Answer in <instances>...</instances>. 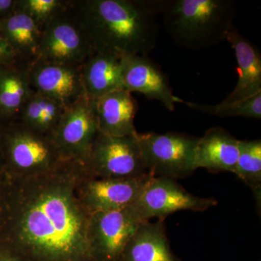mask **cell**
<instances>
[{"instance_id":"7a4b0ae2","label":"cell","mask_w":261,"mask_h":261,"mask_svg":"<svg viewBox=\"0 0 261 261\" xmlns=\"http://www.w3.org/2000/svg\"><path fill=\"white\" fill-rule=\"evenodd\" d=\"M164 0H70L97 51L147 56L159 39Z\"/></svg>"},{"instance_id":"7c38bea8","label":"cell","mask_w":261,"mask_h":261,"mask_svg":"<svg viewBox=\"0 0 261 261\" xmlns=\"http://www.w3.org/2000/svg\"><path fill=\"white\" fill-rule=\"evenodd\" d=\"M82 67L35 61L29 65L33 90L68 107L86 94Z\"/></svg>"},{"instance_id":"3957f363","label":"cell","mask_w":261,"mask_h":261,"mask_svg":"<svg viewBox=\"0 0 261 261\" xmlns=\"http://www.w3.org/2000/svg\"><path fill=\"white\" fill-rule=\"evenodd\" d=\"M237 14L233 0H164L161 17L178 46L200 51L226 40Z\"/></svg>"},{"instance_id":"30bf717a","label":"cell","mask_w":261,"mask_h":261,"mask_svg":"<svg viewBox=\"0 0 261 261\" xmlns=\"http://www.w3.org/2000/svg\"><path fill=\"white\" fill-rule=\"evenodd\" d=\"M99 133L94 99L84 94L65 108L50 137L64 159L82 161Z\"/></svg>"},{"instance_id":"5bb4252c","label":"cell","mask_w":261,"mask_h":261,"mask_svg":"<svg viewBox=\"0 0 261 261\" xmlns=\"http://www.w3.org/2000/svg\"><path fill=\"white\" fill-rule=\"evenodd\" d=\"M98 129L113 137L137 135L135 118L138 111L137 100L125 89L113 91L94 99Z\"/></svg>"},{"instance_id":"2e32d148","label":"cell","mask_w":261,"mask_h":261,"mask_svg":"<svg viewBox=\"0 0 261 261\" xmlns=\"http://www.w3.org/2000/svg\"><path fill=\"white\" fill-rule=\"evenodd\" d=\"M239 142L222 127H212L198 137L195 147V166L211 173H234L239 157Z\"/></svg>"},{"instance_id":"d4e9b609","label":"cell","mask_w":261,"mask_h":261,"mask_svg":"<svg viewBox=\"0 0 261 261\" xmlns=\"http://www.w3.org/2000/svg\"><path fill=\"white\" fill-rule=\"evenodd\" d=\"M15 61H19L18 58L0 30V66Z\"/></svg>"},{"instance_id":"4316f807","label":"cell","mask_w":261,"mask_h":261,"mask_svg":"<svg viewBox=\"0 0 261 261\" xmlns=\"http://www.w3.org/2000/svg\"><path fill=\"white\" fill-rule=\"evenodd\" d=\"M0 261H32L0 247Z\"/></svg>"},{"instance_id":"7402d4cb","label":"cell","mask_w":261,"mask_h":261,"mask_svg":"<svg viewBox=\"0 0 261 261\" xmlns=\"http://www.w3.org/2000/svg\"><path fill=\"white\" fill-rule=\"evenodd\" d=\"M234 174L251 190L257 207L261 206V141L240 140Z\"/></svg>"},{"instance_id":"484cf974","label":"cell","mask_w":261,"mask_h":261,"mask_svg":"<svg viewBox=\"0 0 261 261\" xmlns=\"http://www.w3.org/2000/svg\"><path fill=\"white\" fill-rule=\"evenodd\" d=\"M18 0H0V15L6 17L17 8Z\"/></svg>"},{"instance_id":"ffe728a7","label":"cell","mask_w":261,"mask_h":261,"mask_svg":"<svg viewBox=\"0 0 261 261\" xmlns=\"http://www.w3.org/2000/svg\"><path fill=\"white\" fill-rule=\"evenodd\" d=\"M29 65L15 61L0 66V116L15 120L32 94Z\"/></svg>"},{"instance_id":"4fadbf2b","label":"cell","mask_w":261,"mask_h":261,"mask_svg":"<svg viewBox=\"0 0 261 261\" xmlns=\"http://www.w3.org/2000/svg\"><path fill=\"white\" fill-rule=\"evenodd\" d=\"M123 84L126 90L159 101L170 111L184 102L173 94L167 75L147 56L123 57Z\"/></svg>"},{"instance_id":"ba28073f","label":"cell","mask_w":261,"mask_h":261,"mask_svg":"<svg viewBox=\"0 0 261 261\" xmlns=\"http://www.w3.org/2000/svg\"><path fill=\"white\" fill-rule=\"evenodd\" d=\"M217 205L216 199L192 195L173 178L152 176L132 207L144 222L154 218L165 220L178 211L203 212Z\"/></svg>"},{"instance_id":"8992f818","label":"cell","mask_w":261,"mask_h":261,"mask_svg":"<svg viewBox=\"0 0 261 261\" xmlns=\"http://www.w3.org/2000/svg\"><path fill=\"white\" fill-rule=\"evenodd\" d=\"M137 135L113 137L99 132L88 153L80 161L86 175L97 178H126L149 173Z\"/></svg>"},{"instance_id":"6da1fadb","label":"cell","mask_w":261,"mask_h":261,"mask_svg":"<svg viewBox=\"0 0 261 261\" xmlns=\"http://www.w3.org/2000/svg\"><path fill=\"white\" fill-rule=\"evenodd\" d=\"M84 173L73 159L37 176L0 171V247L32 261H96L75 194Z\"/></svg>"},{"instance_id":"52a82bcc","label":"cell","mask_w":261,"mask_h":261,"mask_svg":"<svg viewBox=\"0 0 261 261\" xmlns=\"http://www.w3.org/2000/svg\"><path fill=\"white\" fill-rule=\"evenodd\" d=\"M94 53L87 32L69 3L43 28L37 61L82 66Z\"/></svg>"},{"instance_id":"cb8c5ba5","label":"cell","mask_w":261,"mask_h":261,"mask_svg":"<svg viewBox=\"0 0 261 261\" xmlns=\"http://www.w3.org/2000/svg\"><path fill=\"white\" fill-rule=\"evenodd\" d=\"M69 3L70 0H18L16 8L44 28L51 19L68 8Z\"/></svg>"},{"instance_id":"d6986e66","label":"cell","mask_w":261,"mask_h":261,"mask_svg":"<svg viewBox=\"0 0 261 261\" xmlns=\"http://www.w3.org/2000/svg\"><path fill=\"white\" fill-rule=\"evenodd\" d=\"M0 30L19 61L32 65L39 58L43 28L18 9L0 20Z\"/></svg>"},{"instance_id":"9a60e30c","label":"cell","mask_w":261,"mask_h":261,"mask_svg":"<svg viewBox=\"0 0 261 261\" xmlns=\"http://www.w3.org/2000/svg\"><path fill=\"white\" fill-rule=\"evenodd\" d=\"M231 44L238 62V82L223 102L243 100L261 93L260 51L236 27H233L226 37Z\"/></svg>"},{"instance_id":"603a6c76","label":"cell","mask_w":261,"mask_h":261,"mask_svg":"<svg viewBox=\"0 0 261 261\" xmlns=\"http://www.w3.org/2000/svg\"><path fill=\"white\" fill-rule=\"evenodd\" d=\"M189 108L207 114L224 117H243L245 118L260 120L261 118V93L243 100L235 102H221L217 105L185 102Z\"/></svg>"},{"instance_id":"e0dca14e","label":"cell","mask_w":261,"mask_h":261,"mask_svg":"<svg viewBox=\"0 0 261 261\" xmlns=\"http://www.w3.org/2000/svg\"><path fill=\"white\" fill-rule=\"evenodd\" d=\"M123 57L107 51H97L82 67L86 94L93 99L123 88Z\"/></svg>"},{"instance_id":"ac0fdd59","label":"cell","mask_w":261,"mask_h":261,"mask_svg":"<svg viewBox=\"0 0 261 261\" xmlns=\"http://www.w3.org/2000/svg\"><path fill=\"white\" fill-rule=\"evenodd\" d=\"M164 221L141 223L127 244L121 261H178L170 246Z\"/></svg>"},{"instance_id":"277c9868","label":"cell","mask_w":261,"mask_h":261,"mask_svg":"<svg viewBox=\"0 0 261 261\" xmlns=\"http://www.w3.org/2000/svg\"><path fill=\"white\" fill-rule=\"evenodd\" d=\"M0 171L20 176L50 172L64 160L50 136L43 135L18 120L0 128Z\"/></svg>"},{"instance_id":"8fae6325","label":"cell","mask_w":261,"mask_h":261,"mask_svg":"<svg viewBox=\"0 0 261 261\" xmlns=\"http://www.w3.org/2000/svg\"><path fill=\"white\" fill-rule=\"evenodd\" d=\"M132 206L91 215L88 238L96 261H121L127 244L141 224Z\"/></svg>"},{"instance_id":"5b68a950","label":"cell","mask_w":261,"mask_h":261,"mask_svg":"<svg viewBox=\"0 0 261 261\" xmlns=\"http://www.w3.org/2000/svg\"><path fill=\"white\" fill-rule=\"evenodd\" d=\"M137 139L146 169L154 177L176 179L187 177L195 171L198 137L176 132H148L137 134Z\"/></svg>"},{"instance_id":"9c48e42d","label":"cell","mask_w":261,"mask_h":261,"mask_svg":"<svg viewBox=\"0 0 261 261\" xmlns=\"http://www.w3.org/2000/svg\"><path fill=\"white\" fill-rule=\"evenodd\" d=\"M152 176L147 173L134 178H97L84 173L75 187V194L90 216L123 210L135 203Z\"/></svg>"},{"instance_id":"44dd1931","label":"cell","mask_w":261,"mask_h":261,"mask_svg":"<svg viewBox=\"0 0 261 261\" xmlns=\"http://www.w3.org/2000/svg\"><path fill=\"white\" fill-rule=\"evenodd\" d=\"M66 108L50 97L33 91L16 120L39 133L51 136Z\"/></svg>"},{"instance_id":"83f0119b","label":"cell","mask_w":261,"mask_h":261,"mask_svg":"<svg viewBox=\"0 0 261 261\" xmlns=\"http://www.w3.org/2000/svg\"><path fill=\"white\" fill-rule=\"evenodd\" d=\"M2 167V160H1V154H0V170H1Z\"/></svg>"}]
</instances>
